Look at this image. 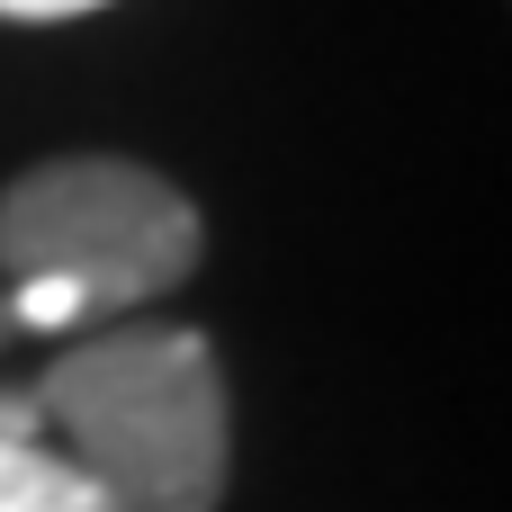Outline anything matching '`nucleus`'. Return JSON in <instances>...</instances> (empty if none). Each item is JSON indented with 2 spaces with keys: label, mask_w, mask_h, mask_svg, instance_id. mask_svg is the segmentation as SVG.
<instances>
[{
  "label": "nucleus",
  "mask_w": 512,
  "mask_h": 512,
  "mask_svg": "<svg viewBox=\"0 0 512 512\" xmlns=\"http://www.w3.org/2000/svg\"><path fill=\"white\" fill-rule=\"evenodd\" d=\"M36 432H63V459L99 486L108 512H216L234 468L225 369L207 333L126 324L63 351L36 387Z\"/></svg>",
  "instance_id": "obj_1"
},
{
  "label": "nucleus",
  "mask_w": 512,
  "mask_h": 512,
  "mask_svg": "<svg viewBox=\"0 0 512 512\" xmlns=\"http://www.w3.org/2000/svg\"><path fill=\"white\" fill-rule=\"evenodd\" d=\"M207 252L198 207L117 153L36 162L0 189V270L9 279H63L81 306H144L180 288Z\"/></svg>",
  "instance_id": "obj_2"
},
{
  "label": "nucleus",
  "mask_w": 512,
  "mask_h": 512,
  "mask_svg": "<svg viewBox=\"0 0 512 512\" xmlns=\"http://www.w3.org/2000/svg\"><path fill=\"white\" fill-rule=\"evenodd\" d=\"M0 512H108V504H99V486H90L63 450H45V441H0Z\"/></svg>",
  "instance_id": "obj_3"
},
{
  "label": "nucleus",
  "mask_w": 512,
  "mask_h": 512,
  "mask_svg": "<svg viewBox=\"0 0 512 512\" xmlns=\"http://www.w3.org/2000/svg\"><path fill=\"white\" fill-rule=\"evenodd\" d=\"M90 306L63 288V279H18V324H36V333H63V324H81Z\"/></svg>",
  "instance_id": "obj_4"
},
{
  "label": "nucleus",
  "mask_w": 512,
  "mask_h": 512,
  "mask_svg": "<svg viewBox=\"0 0 512 512\" xmlns=\"http://www.w3.org/2000/svg\"><path fill=\"white\" fill-rule=\"evenodd\" d=\"M81 9H108V0H0V18H81Z\"/></svg>",
  "instance_id": "obj_5"
}]
</instances>
